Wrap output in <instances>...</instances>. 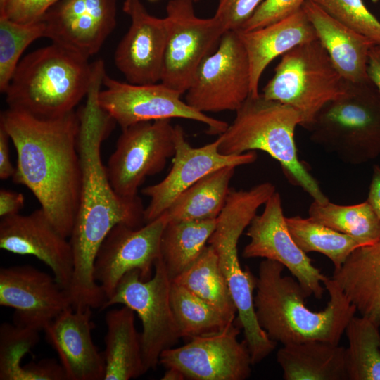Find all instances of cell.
I'll return each mask as SVG.
<instances>
[{"mask_svg":"<svg viewBox=\"0 0 380 380\" xmlns=\"http://www.w3.org/2000/svg\"><path fill=\"white\" fill-rule=\"evenodd\" d=\"M91 308L70 306L44 329L47 342L58 354L67 380H104L103 353L94 345Z\"/></svg>","mask_w":380,"mask_h":380,"instance_id":"obj_22","label":"cell"},{"mask_svg":"<svg viewBox=\"0 0 380 380\" xmlns=\"http://www.w3.org/2000/svg\"><path fill=\"white\" fill-rule=\"evenodd\" d=\"M191 0L166 6L167 38L160 82L184 94L203 61L217 49L227 31L215 17H198Z\"/></svg>","mask_w":380,"mask_h":380,"instance_id":"obj_10","label":"cell"},{"mask_svg":"<svg viewBox=\"0 0 380 380\" xmlns=\"http://www.w3.org/2000/svg\"><path fill=\"white\" fill-rule=\"evenodd\" d=\"M367 201L380 219V166L378 165L373 166Z\"/></svg>","mask_w":380,"mask_h":380,"instance_id":"obj_45","label":"cell"},{"mask_svg":"<svg viewBox=\"0 0 380 380\" xmlns=\"http://www.w3.org/2000/svg\"><path fill=\"white\" fill-rule=\"evenodd\" d=\"M302 121L300 114L289 105L262 94L249 95L236 111L232 123L220 135L218 150L224 155L266 152L279 163L292 184L303 189L313 201L326 203L329 198L298 158L294 134Z\"/></svg>","mask_w":380,"mask_h":380,"instance_id":"obj_5","label":"cell"},{"mask_svg":"<svg viewBox=\"0 0 380 380\" xmlns=\"http://www.w3.org/2000/svg\"><path fill=\"white\" fill-rule=\"evenodd\" d=\"M308 215L319 224L355 238L362 246L380 239V219L367 200L348 205L313 201Z\"/></svg>","mask_w":380,"mask_h":380,"instance_id":"obj_31","label":"cell"},{"mask_svg":"<svg viewBox=\"0 0 380 380\" xmlns=\"http://www.w3.org/2000/svg\"><path fill=\"white\" fill-rule=\"evenodd\" d=\"M25 198L23 194L11 190H0V217H4L20 213L24 207Z\"/></svg>","mask_w":380,"mask_h":380,"instance_id":"obj_42","label":"cell"},{"mask_svg":"<svg viewBox=\"0 0 380 380\" xmlns=\"http://www.w3.org/2000/svg\"><path fill=\"white\" fill-rule=\"evenodd\" d=\"M265 0H218L214 16L226 30L240 31Z\"/></svg>","mask_w":380,"mask_h":380,"instance_id":"obj_39","label":"cell"},{"mask_svg":"<svg viewBox=\"0 0 380 380\" xmlns=\"http://www.w3.org/2000/svg\"><path fill=\"white\" fill-rule=\"evenodd\" d=\"M155 273L148 280L134 270L126 273L113 294L101 310L122 304L134 311L141 319L142 356L146 372L156 369L160 355L180 338L172 313L170 291L171 279L162 259L155 263Z\"/></svg>","mask_w":380,"mask_h":380,"instance_id":"obj_9","label":"cell"},{"mask_svg":"<svg viewBox=\"0 0 380 380\" xmlns=\"http://www.w3.org/2000/svg\"><path fill=\"white\" fill-rule=\"evenodd\" d=\"M170 304L180 338L189 339L226 329L233 322L184 286L171 281Z\"/></svg>","mask_w":380,"mask_h":380,"instance_id":"obj_34","label":"cell"},{"mask_svg":"<svg viewBox=\"0 0 380 380\" xmlns=\"http://www.w3.org/2000/svg\"><path fill=\"white\" fill-rule=\"evenodd\" d=\"M284 266L265 259L256 277L254 305L258 322L270 339L283 346L308 341L338 344L356 307L334 279L323 282L329 294L320 311L308 308V298L299 282L283 276Z\"/></svg>","mask_w":380,"mask_h":380,"instance_id":"obj_3","label":"cell"},{"mask_svg":"<svg viewBox=\"0 0 380 380\" xmlns=\"http://www.w3.org/2000/svg\"><path fill=\"white\" fill-rule=\"evenodd\" d=\"M122 10L131 23L115 51V66L127 82H160L167 38L165 18L150 14L141 0H125Z\"/></svg>","mask_w":380,"mask_h":380,"instance_id":"obj_21","label":"cell"},{"mask_svg":"<svg viewBox=\"0 0 380 380\" xmlns=\"http://www.w3.org/2000/svg\"><path fill=\"white\" fill-rule=\"evenodd\" d=\"M269 198L267 189L257 184L247 190L230 189L226 203L216 219L208 240L237 310L234 323L243 329L253 365L260 362L275 348L277 342L260 326L255 314L253 291L256 277L248 267H241L237 245L244 229Z\"/></svg>","mask_w":380,"mask_h":380,"instance_id":"obj_6","label":"cell"},{"mask_svg":"<svg viewBox=\"0 0 380 380\" xmlns=\"http://www.w3.org/2000/svg\"><path fill=\"white\" fill-rule=\"evenodd\" d=\"M175 153L172 165L160 182L148 186L141 193L150 198L144 212V224L161 215L184 190L204 176L225 166L235 167L254 163L255 151L239 155H224L219 150L220 139L201 147L194 148L186 140L183 128L175 126Z\"/></svg>","mask_w":380,"mask_h":380,"instance_id":"obj_17","label":"cell"},{"mask_svg":"<svg viewBox=\"0 0 380 380\" xmlns=\"http://www.w3.org/2000/svg\"><path fill=\"white\" fill-rule=\"evenodd\" d=\"M17 380H67V378L61 363L49 358L22 365Z\"/></svg>","mask_w":380,"mask_h":380,"instance_id":"obj_41","label":"cell"},{"mask_svg":"<svg viewBox=\"0 0 380 380\" xmlns=\"http://www.w3.org/2000/svg\"><path fill=\"white\" fill-rule=\"evenodd\" d=\"M42 20L45 37L89 58L116 27L117 0H60Z\"/></svg>","mask_w":380,"mask_h":380,"instance_id":"obj_19","label":"cell"},{"mask_svg":"<svg viewBox=\"0 0 380 380\" xmlns=\"http://www.w3.org/2000/svg\"><path fill=\"white\" fill-rule=\"evenodd\" d=\"M263 212L255 215L246 235L244 258H262L277 261L286 267L299 282L306 296L322 298L323 283L327 277L315 267L311 259L293 241L284 215L281 198L277 191L265 203Z\"/></svg>","mask_w":380,"mask_h":380,"instance_id":"obj_16","label":"cell"},{"mask_svg":"<svg viewBox=\"0 0 380 380\" xmlns=\"http://www.w3.org/2000/svg\"><path fill=\"white\" fill-rule=\"evenodd\" d=\"M0 305L15 310L13 324L40 331L72 303L54 277L21 265L0 269Z\"/></svg>","mask_w":380,"mask_h":380,"instance_id":"obj_18","label":"cell"},{"mask_svg":"<svg viewBox=\"0 0 380 380\" xmlns=\"http://www.w3.org/2000/svg\"><path fill=\"white\" fill-rule=\"evenodd\" d=\"M216 219L169 220L160 240V258L170 278L180 274L201 255L215 230Z\"/></svg>","mask_w":380,"mask_h":380,"instance_id":"obj_29","label":"cell"},{"mask_svg":"<svg viewBox=\"0 0 380 380\" xmlns=\"http://www.w3.org/2000/svg\"><path fill=\"white\" fill-rule=\"evenodd\" d=\"M379 329L362 315L350 319L345 330L349 344L345 351L347 380H380Z\"/></svg>","mask_w":380,"mask_h":380,"instance_id":"obj_32","label":"cell"},{"mask_svg":"<svg viewBox=\"0 0 380 380\" xmlns=\"http://www.w3.org/2000/svg\"><path fill=\"white\" fill-rule=\"evenodd\" d=\"M0 248L14 254L36 257L49 267L58 284L68 290L74 270L72 248L41 208L29 215L1 217Z\"/></svg>","mask_w":380,"mask_h":380,"instance_id":"obj_20","label":"cell"},{"mask_svg":"<svg viewBox=\"0 0 380 380\" xmlns=\"http://www.w3.org/2000/svg\"><path fill=\"white\" fill-rule=\"evenodd\" d=\"M9 140V135L0 124V179L3 180L13 177L15 171L11 160Z\"/></svg>","mask_w":380,"mask_h":380,"instance_id":"obj_43","label":"cell"},{"mask_svg":"<svg viewBox=\"0 0 380 380\" xmlns=\"http://www.w3.org/2000/svg\"><path fill=\"white\" fill-rule=\"evenodd\" d=\"M88 59L53 42L29 53L20 61L4 93L8 108L42 118L75 110L91 81Z\"/></svg>","mask_w":380,"mask_h":380,"instance_id":"obj_4","label":"cell"},{"mask_svg":"<svg viewBox=\"0 0 380 380\" xmlns=\"http://www.w3.org/2000/svg\"><path fill=\"white\" fill-rule=\"evenodd\" d=\"M240 329L234 322L217 333L192 338L184 346L163 351L159 364L178 369L185 379H246L253 364L246 341L237 339Z\"/></svg>","mask_w":380,"mask_h":380,"instance_id":"obj_14","label":"cell"},{"mask_svg":"<svg viewBox=\"0 0 380 380\" xmlns=\"http://www.w3.org/2000/svg\"><path fill=\"white\" fill-rule=\"evenodd\" d=\"M171 281L192 292L229 321L234 322L236 307L211 246H206L196 261Z\"/></svg>","mask_w":380,"mask_h":380,"instance_id":"obj_30","label":"cell"},{"mask_svg":"<svg viewBox=\"0 0 380 380\" xmlns=\"http://www.w3.org/2000/svg\"><path fill=\"white\" fill-rule=\"evenodd\" d=\"M169 220L165 212L139 227L120 223L101 243L94 263V277L106 299L114 293L123 276L137 270L140 278L148 280L160 256V240Z\"/></svg>","mask_w":380,"mask_h":380,"instance_id":"obj_15","label":"cell"},{"mask_svg":"<svg viewBox=\"0 0 380 380\" xmlns=\"http://www.w3.org/2000/svg\"><path fill=\"white\" fill-rule=\"evenodd\" d=\"M237 32L248 57L251 96L259 94L261 75L274 59L301 44L317 39L303 8L263 27Z\"/></svg>","mask_w":380,"mask_h":380,"instance_id":"obj_24","label":"cell"},{"mask_svg":"<svg viewBox=\"0 0 380 380\" xmlns=\"http://www.w3.org/2000/svg\"><path fill=\"white\" fill-rule=\"evenodd\" d=\"M175 153L170 119L140 122L122 129L106 165L110 184L122 197H137L148 176L158 174Z\"/></svg>","mask_w":380,"mask_h":380,"instance_id":"obj_12","label":"cell"},{"mask_svg":"<svg viewBox=\"0 0 380 380\" xmlns=\"http://www.w3.org/2000/svg\"><path fill=\"white\" fill-rule=\"evenodd\" d=\"M302 8L317 39L344 80L351 82L369 80V53L375 44L328 14L312 0H307Z\"/></svg>","mask_w":380,"mask_h":380,"instance_id":"obj_23","label":"cell"},{"mask_svg":"<svg viewBox=\"0 0 380 380\" xmlns=\"http://www.w3.org/2000/svg\"><path fill=\"white\" fill-rule=\"evenodd\" d=\"M106 74L104 63H94L86 102L77 111L82 183L78 210L69 238L74 270L68 290L73 308H101L106 300L94 279V263L97 251L110 230L120 223L135 228L144 224L141 198L118 195L102 162V143L117 124L98 100Z\"/></svg>","mask_w":380,"mask_h":380,"instance_id":"obj_1","label":"cell"},{"mask_svg":"<svg viewBox=\"0 0 380 380\" xmlns=\"http://www.w3.org/2000/svg\"><path fill=\"white\" fill-rule=\"evenodd\" d=\"M369 80L380 93V45L374 44L370 49L367 64Z\"/></svg>","mask_w":380,"mask_h":380,"instance_id":"obj_44","label":"cell"},{"mask_svg":"<svg viewBox=\"0 0 380 380\" xmlns=\"http://www.w3.org/2000/svg\"><path fill=\"white\" fill-rule=\"evenodd\" d=\"M332 279L360 315L380 327V239L355 249Z\"/></svg>","mask_w":380,"mask_h":380,"instance_id":"obj_25","label":"cell"},{"mask_svg":"<svg viewBox=\"0 0 380 380\" xmlns=\"http://www.w3.org/2000/svg\"><path fill=\"white\" fill-rule=\"evenodd\" d=\"M60 0H4L0 6V17L19 23L41 20L46 13Z\"/></svg>","mask_w":380,"mask_h":380,"instance_id":"obj_40","label":"cell"},{"mask_svg":"<svg viewBox=\"0 0 380 380\" xmlns=\"http://www.w3.org/2000/svg\"><path fill=\"white\" fill-rule=\"evenodd\" d=\"M134 313L125 305L106 313L104 380H129L146 372Z\"/></svg>","mask_w":380,"mask_h":380,"instance_id":"obj_26","label":"cell"},{"mask_svg":"<svg viewBox=\"0 0 380 380\" xmlns=\"http://www.w3.org/2000/svg\"><path fill=\"white\" fill-rule=\"evenodd\" d=\"M0 124L16 150L13 182L32 191L57 230L70 238L82 183L78 112L42 118L8 108Z\"/></svg>","mask_w":380,"mask_h":380,"instance_id":"obj_2","label":"cell"},{"mask_svg":"<svg viewBox=\"0 0 380 380\" xmlns=\"http://www.w3.org/2000/svg\"><path fill=\"white\" fill-rule=\"evenodd\" d=\"M45 34L46 25L42 20L23 24L0 17L1 93H5L24 51Z\"/></svg>","mask_w":380,"mask_h":380,"instance_id":"obj_35","label":"cell"},{"mask_svg":"<svg viewBox=\"0 0 380 380\" xmlns=\"http://www.w3.org/2000/svg\"><path fill=\"white\" fill-rule=\"evenodd\" d=\"M346 82L315 39L281 56L262 95L295 108L303 119L300 126L307 129L320 110L343 93Z\"/></svg>","mask_w":380,"mask_h":380,"instance_id":"obj_8","label":"cell"},{"mask_svg":"<svg viewBox=\"0 0 380 380\" xmlns=\"http://www.w3.org/2000/svg\"><path fill=\"white\" fill-rule=\"evenodd\" d=\"M307 129L312 141L346 164L374 160L380 155V93L370 80L347 81Z\"/></svg>","mask_w":380,"mask_h":380,"instance_id":"obj_7","label":"cell"},{"mask_svg":"<svg viewBox=\"0 0 380 380\" xmlns=\"http://www.w3.org/2000/svg\"><path fill=\"white\" fill-rule=\"evenodd\" d=\"M162 380H183L185 379L183 374L177 369L167 368Z\"/></svg>","mask_w":380,"mask_h":380,"instance_id":"obj_46","label":"cell"},{"mask_svg":"<svg viewBox=\"0 0 380 380\" xmlns=\"http://www.w3.org/2000/svg\"><path fill=\"white\" fill-rule=\"evenodd\" d=\"M286 222L293 241L305 253L317 252L327 256L334 270L339 269L348 256L362 246L355 238L319 224L309 217H286Z\"/></svg>","mask_w":380,"mask_h":380,"instance_id":"obj_33","label":"cell"},{"mask_svg":"<svg viewBox=\"0 0 380 380\" xmlns=\"http://www.w3.org/2000/svg\"><path fill=\"white\" fill-rule=\"evenodd\" d=\"M185 102L199 112L236 111L251 94L250 64L237 31L227 30L198 68Z\"/></svg>","mask_w":380,"mask_h":380,"instance_id":"obj_11","label":"cell"},{"mask_svg":"<svg viewBox=\"0 0 380 380\" xmlns=\"http://www.w3.org/2000/svg\"><path fill=\"white\" fill-rule=\"evenodd\" d=\"M344 347L322 341L284 346L277 360L285 380H347Z\"/></svg>","mask_w":380,"mask_h":380,"instance_id":"obj_27","label":"cell"},{"mask_svg":"<svg viewBox=\"0 0 380 380\" xmlns=\"http://www.w3.org/2000/svg\"><path fill=\"white\" fill-rule=\"evenodd\" d=\"M328 14L380 45V21L362 0H312Z\"/></svg>","mask_w":380,"mask_h":380,"instance_id":"obj_37","label":"cell"},{"mask_svg":"<svg viewBox=\"0 0 380 380\" xmlns=\"http://www.w3.org/2000/svg\"><path fill=\"white\" fill-rule=\"evenodd\" d=\"M307 0H265L241 30L251 31L281 20L300 10Z\"/></svg>","mask_w":380,"mask_h":380,"instance_id":"obj_38","label":"cell"},{"mask_svg":"<svg viewBox=\"0 0 380 380\" xmlns=\"http://www.w3.org/2000/svg\"><path fill=\"white\" fill-rule=\"evenodd\" d=\"M236 167L225 166L211 172L184 190L165 211L169 220L217 219L226 203Z\"/></svg>","mask_w":380,"mask_h":380,"instance_id":"obj_28","label":"cell"},{"mask_svg":"<svg viewBox=\"0 0 380 380\" xmlns=\"http://www.w3.org/2000/svg\"><path fill=\"white\" fill-rule=\"evenodd\" d=\"M39 331L4 322L0 327V379L17 380L22 358L37 344Z\"/></svg>","mask_w":380,"mask_h":380,"instance_id":"obj_36","label":"cell"},{"mask_svg":"<svg viewBox=\"0 0 380 380\" xmlns=\"http://www.w3.org/2000/svg\"><path fill=\"white\" fill-rule=\"evenodd\" d=\"M191 1H192L194 3H197L200 1L201 0H191Z\"/></svg>","mask_w":380,"mask_h":380,"instance_id":"obj_47","label":"cell"},{"mask_svg":"<svg viewBox=\"0 0 380 380\" xmlns=\"http://www.w3.org/2000/svg\"><path fill=\"white\" fill-rule=\"evenodd\" d=\"M4 0H0V6H1L4 3Z\"/></svg>","mask_w":380,"mask_h":380,"instance_id":"obj_48","label":"cell"},{"mask_svg":"<svg viewBox=\"0 0 380 380\" xmlns=\"http://www.w3.org/2000/svg\"><path fill=\"white\" fill-rule=\"evenodd\" d=\"M98 100L121 129L145 121L183 118L207 125L208 133L221 135L229 125L194 109L182 94L162 82L134 84L105 75Z\"/></svg>","mask_w":380,"mask_h":380,"instance_id":"obj_13","label":"cell"}]
</instances>
